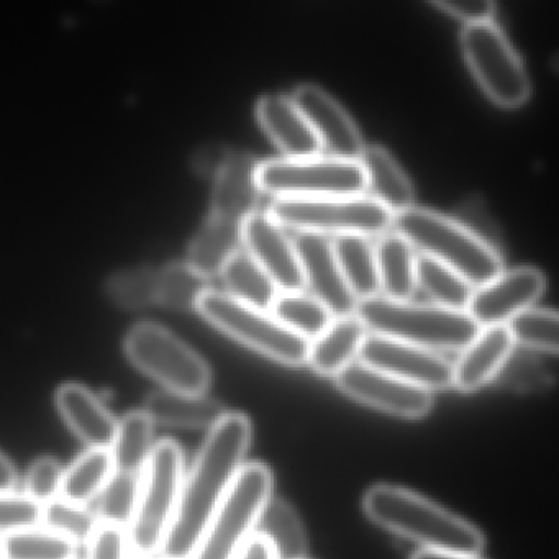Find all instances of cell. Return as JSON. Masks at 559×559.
I'll list each match as a JSON object with an SVG mask.
<instances>
[{
  "label": "cell",
  "instance_id": "32",
  "mask_svg": "<svg viewBox=\"0 0 559 559\" xmlns=\"http://www.w3.org/2000/svg\"><path fill=\"white\" fill-rule=\"evenodd\" d=\"M270 313L307 342L317 338L333 320L332 312L322 302L302 290L277 294Z\"/></svg>",
  "mask_w": 559,
  "mask_h": 559
},
{
  "label": "cell",
  "instance_id": "34",
  "mask_svg": "<svg viewBox=\"0 0 559 559\" xmlns=\"http://www.w3.org/2000/svg\"><path fill=\"white\" fill-rule=\"evenodd\" d=\"M418 286L433 299V304L454 310H466L474 289L456 271L425 254H417Z\"/></svg>",
  "mask_w": 559,
  "mask_h": 559
},
{
  "label": "cell",
  "instance_id": "25",
  "mask_svg": "<svg viewBox=\"0 0 559 559\" xmlns=\"http://www.w3.org/2000/svg\"><path fill=\"white\" fill-rule=\"evenodd\" d=\"M358 162L365 171L366 191L369 189V195L392 215L414 205L411 179L389 150L381 145L365 146Z\"/></svg>",
  "mask_w": 559,
  "mask_h": 559
},
{
  "label": "cell",
  "instance_id": "50",
  "mask_svg": "<svg viewBox=\"0 0 559 559\" xmlns=\"http://www.w3.org/2000/svg\"><path fill=\"white\" fill-rule=\"evenodd\" d=\"M159 559H169V558H159Z\"/></svg>",
  "mask_w": 559,
  "mask_h": 559
},
{
  "label": "cell",
  "instance_id": "17",
  "mask_svg": "<svg viewBox=\"0 0 559 559\" xmlns=\"http://www.w3.org/2000/svg\"><path fill=\"white\" fill-rule=\"evenodd\" d=\"M290 97L312 127L326 155L345 159L359 158L366 145L355 120L335 97L317 84H300Z\"/></svg>",
  "mask_w": 559,
  "mask_h": 559
},
{
  "label": "cell",
  "instance_id": "36",
  "mask_svg": "<svg viewBox=\"0 0 559 559\" xmlns=\"http://www.w3.org/2000/svg\"><path fill=\"white\" fill-rule=\"evenodd\" d=\"M140 474L114 473L94 500L93 512L99 522L129 530L139 500Z\"/></svg>",
  "mask_w": 559,
  "mask_h": 559
},
{
  "label": "cell",
  "instance_id": "1",
  "mask_svg": "<svg viewBox=\"0 0 559 559\" xmlns=\"http://www.w3.org/2000/svg\"><path fill=\"white\" fill-rule=\"evenodd\" d=\"M251 433L250 418L240 412H227L209 430L191 471L185 476L178 512L159 551L163 558H192L218 503L243 467Z\"/></svg>",
  "mask_w": 559,
  "mask_h": 559
},
{
  "label": "cell",
  "instance_id": "46",
  "mask_svg": "<svg viewBox=\"0 0 559 559\" xmlns=\"http://www.w3.org/2000/svg\"><path fill=\"white\" fill-rule=\"evenodd\" d=\"M235 559H277L273 546L261 535L254 533L247 539L240 551L237 552Z\"/></svg>",
  "mask_w": 559,
  "mask_h": 559
},
{
  "label": "cell",
  "instance_id": "30",
  "mask_svg": "<svg viewBox=\"0 0 559 559\" xmlns=\"http://www.w3.org/2000/svg\"><path fill=\"white\" fill-rule=\"evenodd\" d=\"M114 473L116 467L110 450H90L64 469L60 497L68 502L90 507Z\"/></svg>",
  "mask_w": 559,
  "mask_h": 559
},
{
  "label": "cell",
  "instance_id": "38",
  "mask_svg": "<svg viewBox=\"0 0 559 559\" xmlns=\"http://www.w3.org/2000/svg\"><path fill=\"white\" fill-rule=\"evenodd\" d=\"M97 523L99 520L96 519L91 507L78 506L61 497L41 506L40 525L71 539L78 546L90 542Z\"/></svg>",
  "mask_w": 559,
  "mask_h": 559
},
{
  "label": "cell",
  "instance_id": "8",
  "mask_svg": "<svg viewBox=\"0 0 559 559\" xmlns=\"http://www.w3.org/2000/svg\"><path fill=\"white\" fill-rule=\"evenodd\" d=\"M195 310L212 325L267 358L289 366L306 362L309 342L266 310L254 309L212 287L199 299Z\"/></svg>",
  "mask_w": 559,
  "mask_h": 559
},
{
  "label": "cell",
  "instance_id": "22",
  "mask_svg": "<svg viewBox=\"0 0 559 559\" xmlns=\"http://www.w3.org/2000/svg\"><path fill=\"white\" fill-rule=\"evenodd\" d=\"M368 330L352 316L333 317L330 325L309 342L307 365L320 376L336 378L343 369L358 361Z\"/></svg>",
  "mask_w": 559,
  "mask_h": 559
},
{
  "label": "cell",
  "instance_id": "47",
  "mask_svg": "<svg viewBox=\"0 0 559 559\" xmlns=\"http://www.w3.org/2000/svg\"><path fill=\"white\" fill-rule=\"evenodd\" d=\"M17 471H15L14 464L0 453V492H8V490H14L17 486Z\"/></svg>",
  "mask_w": 559,
  "mask_h": 559
},
{
  "label": "cell",
  "instance_id": "26",
  "mask_svg": "<svg viewBox=\"0 0 559 559\" xmlns=\"http://www.w3.org/2000/svg\"><path fill=\"white\" fill-rule=\"evenodd\" d=\"M376 250L379 287L392 300H411L417 289V253L397 231H385Z\"/></svg>",
  "mask_w": 559,
  "mask_h": 559
},
{
  "label": "cell",
  "instance_id": "31",
  "mask_svg": "<svg viewBox=\"0 0 559 559\" xmlns=\"http://www.w3.org/2000/svg\"><path fill=\"white\" fill-rule=\"evenodd\" d=\"M155 424L143 411L129 412L117 424L110 453L117 473L140 474L152 454Z\"/></svg>",
  "mask_w": 559,
  "mask_h": 559
},
{
  "label": "cell",
  "instance_id": "18",
  "mask_svg": "<svg viewBox=\"0 0 559 559\" xmlns=\"http://www.w3.org/2000/svg\"><path fill=\"white\" fill-rule=\"evenodd\" d=\"M257 156L247 152H230L214 176L211 214L241 222L250 217L260 201Z\"/></svg>",
  "mask_w": 559,
  "mask_h": 559
},
{
  "label": "cell",
  "instance_id": "28",
  "mask_svg": "<svg viewBox=\"0 0 559 559\" xmlns=\"http://www.w3.org/2000/svg\"><path fill=\"white\" fill-rule=\"evenodd\" d=\"M257 535L273 546L277 559H307V535L296 510L286 500L273 499L258 520Z\"/></svg>",
  "mask_w": 559,
  "mask_h": 559
},
{
  "label": "cell",
  "instance_id": "12",
  "mask_svg": "<svg viewBox=\"0 0 559 559\" xmlns=\"http://www.w3.org/2000/svg\"><path fill=\"white\" fill-rule=\"evenodd\" d=\"M335 384L359 404L407 420L427 417L433 408V392L408 384L359 359L336 376Z\"/></svg>",
  "mask_w": 559,
  "mask_h": 559
},
{
  "label": "cell",
  "instance_id": "33",
  "mask_svg": "<svg viewBox=\"0 0 559 559\" xmlns=\"http://www.w3.org/2000/svg\"><path fill=\"white\" fill-rule=\"evenodd\" d=\"M4 559H78V545L47 528H28L0 536Z\"/></svg>",
  "mask_w": 559,
  "mask_h": 559
},
{
  "label": "cell",
  "instance_id": "2",
  "mask_svg": "<svg viewBox=\"0 0 559 559\" xmlns=\"http://www.w3.org/2000/svg\"><path fill=\"white\" fill-rule=\"evenodd\" d=\"M362 510L372 523L418 543L421 549L480 555L486 546L483 532L473 523L405 487H369Z\"/></svg>",
  "mask_w": 559,
  "mask_h": 559
},
{
  "label": "cell",
  "instance_id": "13",
  "mask_svg": "<svg viewBox=\"0 0 559 559\" xmlns=\"http://www.w3.org/2000/svg\"><path fill=\"white\" fill-rule=\"evenodd\" d=\"M359 361L427 391L453 388V365L431 349L368 333Z\"/></svg>",
  "mask_w": 559,
  "mask_h": 559
},
{
  "label": "cell",
  "instance_id": "9",
  "mask_svg": "<svg viewBox=\"0 0 559 559\" xmlns=\"http://www.w3.org/2000/svg\"><path fill=\"white\" fill-rule=\"evenodd\" d=\"M126 353L139 371L168 391L205 394L211 385L205 359L158 323L132 326L126 336Z\"/></svg>",
  "mask_w": 559,
  "mask_h": 559
},
{
  "label": "cell",
  "instance_id": "39",
  "mask_svg": "<svg viewBox=\"0 0 559 559\" xmlns=\"http://www.w3.org/2000/svg\"><path fill=\"white\" fill-rule=\"evenodd\" d=\"M107 293L122 309H145L158 304V271L136 267L114 274L107 283Z\"/></svg>",
  "mask_w": 559,
  "mask_h": 559
},
{
  "label": "cell",
  "instance_id": "27",
  "mask_svg": "<svg viewBox=\"0 0 559 559\" xmlns=\"http://www.w3.org/2000/svg\"><path fill=\"white\" fill-rule=\"evenodd\" d=\"M333 253L346 286L355 299L366 300L379 296L378 263L374 245L361 235H343L332 238Z\"/></svg>",
  "mask_w": 559,
  "mask_h": 559
},
{
  "label": "cell",
  "instance_id": "48",
  "mask_svg": "<svg viewBox=\"0 0 559 559\" xmlns=\"http://www.w3.org/2000/svg\"><path fill=\"white\" fill-rule=\"evenodd\" d=\"M411 559H483L480 555H463V552L438 551V549H418Z\"/></svg>",
  "mask_w": 559,
  "mask_h": 559
},
{
  "label": "cell",
  "instance_id": "4",
  "mask_svg": "<svg viewBox=\"0 0 559 559\" xmlns=\"http://www.w3.org/2000/svg\"><path fill=\"white\" fill-rule=\"evenodd\" d=\"M391 228L414 250L456 271L473 287L483 286L502 271L500 251L484 243L454 217L412 205L392 215Z\"/></svg>",
  "mask_w": 559,
  "mask_h": 559
},
{
  "label": "cell",
  "instance_id": "41",
  "mask_svg": "<svg viewBox=\"0 0 559 559\" xmlns=\"http://www.w3.org/2000/svg\"><path fill=\"white\" fill-rule=\"evenodd\" d=\"M63 476V466L55 457H40L32 464L25 477V493L35 502L45 506L60 497Z\"/></svg>",
  "mask_w": 559,
  "mask_h": 559
},
{
  "label": "cell",
  "instance_id": "42",
  "mask_svg": "<svg viewBox=\"0 0 559 559\" xmlns=\"http://www.w3.org/2000/svg\"><path fill=\"white\" fill-rule=\"evenodd\" d=\"M86 546L87 559H129V530L99 522Z\"/></svg>",
  "mask_w": 559,
  "mask_h": 559
},
{
  "label": "cell",
  "instance_id": "16",
  "mask_svg": "<svg viewBox=\"0 0 559 559\" xmlns=\"http://www.w3.org/2000/svg\"><path fill=\"white\" fill-rule=\"evenodd\" d=\"M302 270L304 286L333 317L352 316L358 300L343 280L332 240L325 235L296 231L293 238Z\"/></svg>",
  "mask_w": 559,
  "mask_h": 559
},
{
  "label": "cell",
  "instance_id": "7",
  "mask_svg": "<svg viewBox=\"0 0 559 559\" xmlns=\"http://www.w3.org/2000/svg\"><path fill=\"white\" fill-rule=\"evenodd\" d=\"M273 474L261 463L243 464L212 515L191 559H235L254 535L258 520L273 497Z\"/></svg>",
  "mask_w": 559,
  "mask_h": 559
},
{
  "label": "cell",
  "instance_id": "15",
  "mask_svg": "<svg viewBox=\"0 0 559 559\" xmlns=\"http://www.w3.org/2000/svg\"><path fill=\"white\" fill-rule=\"evenodd\" d=\"M241 238L245 250L266 271L280 293L306 287L293 238L267 212L254 211L245 218Z\"/></svg>",
  "mask_w": 559,
  "mask_h": 559
},
{
  "label": "cell",
  "instance_id": "45",
  "mask_svg": "<svg viewBox=\"0 0 559 559\" xmlns=\"http://www.w3.org/2000/svg\"><path fill=\"white\" fill-rule=\"evenodd\" d=\"M497 378L506 379V382L509 381V384L513 385V388L525 389L533 388L538 382H545L546 372L543 371L539 362H536L532 356L520 359L515 355V348H513Z\"/></svg>",
  "mask_w": 559,
  "mask_h": 559
},
{
  "label": "cell",
  "instance_id": "20",
  "mask_svg": "<svg viewBox=\"0 0 559 559\" xmlns=\"http://www.w3.org/2000/svg\"><path fill=\"white\" fill-rule=\"evenodd\" d=\"M254 112L258 122L287 158L316 156L322 152L316 132L293 97L280 93L266 94L257 100Z\"/></svg>",
  "mask_w": 559,
  "mask_h": 559
},
{
  "label": "cell",
  "instance_id": "5",
  "mask_svg": "<svg viewBox=\"0 0 559 559\" xmlns=\"http://www.w3.org/2000/svg\"><path fill=\"white\" fill-rule=\"evenodd\" d=\"M185 476L181 447L168 438L155 443L140 473L139 500L129 526L130 552L150 558L162 551L178 512Z\"/></svg>",
  "mask_w": 559,
  "mask_h": 559
},
{
  "label": "cell",
  "instance_id": "49",
  "mask_svg": "<svg viewBox=\"0 0 559 559\" xmlns=\"http://www.w3.org/2000/svg\"><path fill=\"white\" fill-rule=\"evenodd\" d=\"M0 559H4V556H2V551H0Z\"/></svg>",
  "mask_w": 559,
  "mask_h": 559
},
{
  "label": "cell",
  "instance_id": "6",
  "mask_svg": "<svg viewBox=\"0 0 559 559\" xmlns=\"http://www.w3.org/2000/svg\"><path fill=\"white\" fill-rule=\"evenodd\" d=\"M267 214L281 227L325 237H381L392 225L391 212L369 194L274 198Z\"/></svg>",
  "mask_w": 559,
  "mask_h": 559
},
{
  "label": "cell",
  "instance_id": "40",
  "mask_svg": "<svg viewBox=\"0 0 559 559\" xmlns=\"http://www.w3.org/2000/svg\"><path fill=\"white\" fill-rule=\"evenodd\" d=\"M41 523V506L27 493L0 492V536L35 528Z\"/></svg>",
  "mask_w": 559,
  "mask_h": 559
},
{
  "label": "cell",
  "instance_id": "10",
  "mask_svg": "<svg viewBox=\"0 0 559 559\" xmlns=\"http://www.w3.org/2000/svg\"><path fill=\"white\" fill-rule=\"evenodd\" d=\"M258 188L276 198H326L366 194V178L358 159L330 155L260 162Z\"/></svg>",
  "mask_w": 559,
  "mask_h": 559
},
{
  "label": "cell",
  "instance_id": "24",
  "mask_svg": "<svg viewBox=\"0 0 559 559\" xmlns=\"http://www.w3.org/2000/svg\"><path fill=\"white\" fill-rule=\"evenodd\" d=\"M243 224L209 214L189 245L186 263L205 280L221 276L228 261L243 248Z\"/></svg>",
  "mask_w": 559,
  "mask_h": 559
},
{
  "label": "cell",
  "instance_id": "23",
  "mask_svg": "<svg viewBox=\"0 0 559 559\" xmlns=\"http://www.w3.org/2000/svg\"><path fill=\"white\" fill-rule=\"evenodd\" d=\"M146 415L153 424L188 430H211L227 415L224 405L205 394L158 389L146 397Z\"/></svg>",
  "mask_w": 559,
  "mask_h": 559
},
{
  "label": "cell",
  "instance_id": "21",
  "mask_svg": "<svg viewBox=\"0 0 559 559\" xmlns=\"http://www.w3.org/2000/svg\"><path fill=\"white\" fill-rule=\"evenodd\" d=\"M57 407L68 427L91 450H110L117 420L112 412L86 385L67 382L57 391Z\"/></svg>",
  "mask_w": 559,
  "mask_h": 559
},
{
  "label": "cell",
  "instance_id": "3",
  "mask_svg": "<svg viewBox=\"0 0 559 559\" xmlns=\"http://www.w3.org/2000/svg\"><path fill=\"white\" fill-rule=\"evenodd\" d=\"M355 316L368 332L431 352H461L479 332V325L466 310L448 309L438 304L392 300L384 296L359 300Z\"/></svg>",
  "mask_w": 559,
  "mask_h": 559
},
{
  "label": "cell",
  "instance_id": "43",
  "mask_svg": "<svg viewBox=\"0 0 559 559\" xmlns=\"http://www.w3.org/2000/svg\"><path fill=\"white\" fill-rule=\"evenodd\" d=\"M430 5L460 19L464 25L493 21L496 14V2L492 0H431Z\"/></svg>",
  "mask_w": 559,
  "mask_h": 559
},
{
  "label": "cell",
  "instance_id": "29",
  "mask_svg": "<svg viewBox=\"0 0 559 559\" xmlns=\"http://www.w3.org/2000/svg\"><path fill=\"white\" fill-rule=\"evenodd\" d=\"M227 294L234 299L270 312L280 289L273 283L266 271L251 258L245 248L234 254L227 266L221 273Z\"/></svg>",
  "mask_w": 559,
  "mask_h": 559
},
{
  "label": "cell",
  "instance_id": "37",
  "mask_svg": "<svg viewBox=\"0 0 559 559\" xmlns=\"http://www.w3.org/2000/svg\"><path fill=\"white\" fill-rule=\"evenodd\" d=\"M209 289V280L195 273L186 261L169 263L158 271V304L169 309H195Z\"/></svg>",
  "mask_w": 559,
  "mask_h": 559
},
{
  "label": "cell",
  "instance_id": "14",
  "mask_svg": "<svg viewBox=\"0 0 559 559\" xmlns=\"http://www.w3.org/2000/svg\"><path fill=\"white\" fill-rule=\"evenodd\" d=\"M545 290V274L532 266L500 271L483 286L474 287L467 316L483 326L506 325L520 310L528 309Z\"/></svg>",
  "mask_w": 559,
  "mask_h": 559
},
{
  "label": "cell",
  "instance_id": "19",
  "mask_svg": "<svg viewBox=\"0 0 559 559\" xmlns=\"http://www.w3.org/2000/svg\"><path fill=\"white\" fill-rule=\"evenodd\" d=\"M513 348L506 325L483 326L453 365V388L464 394L479 391L499 376Z\"/></svg>",
  "mask_w": 559,
  "mask_h": 559
},
{
  "label": "cell",
  "instance_id": "11",
  "mask_svg": "<svg viewBox=\"0 0 559 559\" xmlns=\"http://www.w3.org/2000/svg\"><path fill=\"white\" fill-rule=\"evenodd\" d=\"M461 48L474 76L490 99L502 107H519L528 99V74L515 48L496 22L464 25Z\"/></svg>",
  "mask_w": 559,
  "mask_h": 559
},
{
  "label": "cell",
  "instance_id": "44",
  "mask_svg": "<svg viewBox=\"0 0 559 559\" xmlns=\"http://www.w3.org/2000/svg\"><path fill=\"white\" fill-rule=\"evenodd\" d=\"M456 221L467 228L471 234L476 235L484 243L499 251V230H497L496 222H492L486 209L479 201H469L461 209Z\"/></svg>",
  "mask_w": 559,
  "mask_h": 559
},
{
  "label": "cell",
  "instance_id": "35",
  "mask_svg": "<svg viewBox=\"0 0 559 559\" xmlns=\"http://www.w3.org/2000/svg\"><path fill=\"white\" fill-rule=\"evenodd\" d=\"M513 343L533 352L556 355L559 345L558 313L545 307L520 310L506 323Z\"/></svg>",
  "mask_w": 559,
  "mask_h": 559
}]
</instances>
